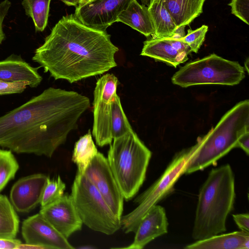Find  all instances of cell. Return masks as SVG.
Segmentation results:
<instances>
[{
	"instance_id": "1",
	"label": "cell",
	"mask_w": 249,
	"mask_h": 249,
	"mask_svg": "<svg viewBox=\"0 0 249 249\" xmlns=\"http://www.w3.org/2000/svg\"><path fill=\"white\" fill-rule=\"evenodd\" d=\"M89 107L85 95L49 88L0 117V146L51 158Z\"/></svg>"
},
{
	"instance_id": "2",
	"label": "cell",
	"mask_w": 249,
	"mask_h": 249,
	"mask_svg": "<svg viewBox=\"0 0 249 249\" xmlns=\"http://www.w3.org/2000/svg\"><path fill=\"white\" fill-rule=\"evenodd\" d=\"M118 51L106 31L85 25L73 14L57 22L32 60L55 80L73 83L116 67Z\"/></svg>"
},
{
	"instance_id": "3",
	"label": "cell",
	"mask_w": 249,
	"mask_h": 249,
	"mask_svg": "<svg viewBox=\"0 0 249 249\" xmlns=\"http://www.w3.org/2000/svg\"><path fill=\"white\" fill-rule=\"evenodd\" d=\"M235 199L234 175L226 164L213 168L198 194L192 238L202 240L226 231V220Z\"/></svg>"
},
{
	"instance_id": "4",
	"label": "cell",
	"mask_w": 249,
	"mask_h": 249,
	"mask_svg": "<svg viewBox=\"0 0 249 249\" xmlns=\"http://www.w3.org/2000/svg\"><path fill=\"white\" fill-rule=\"evenodd\" d=\"M249 132V101L237 103L221 118L214 127L199 137L198 148L189 161L185 171L190 174L215 163L233 148L238 141Z\"/></svg>"
},
{
	"instance_id": "5",
	"label": "cell",
	"mask_w": 249,
	"mask_h": 249,
	"mask_svg": "<svg viewBox=\"0 0 249 249\" xmlns=\"http://www.w3.org/2000/svg\"><path fill=\"white\" fill-rule=\"evenodd\" d=\"M151 156L134 130L114 139L109 144L107 160L126 201L132 199L142 185Z\"/></svg>"
},
{
	"instance_id": "6",
	"label": "cell",
	"mask_w": 249,
	"mask_h": 249,
	"mask_svg": "<svg viewBox=\"0 0 249 249\" xmlns=\"http://www.w3.org/2000/svg\"><path fill=\"white\" fill-rule=\"evenodd\" d=\"M71 196L83 224L89 229L111 235L121 228V219L84 174L77 171Z\"/></svg>"
},
{
	"instance_id": "7",
	"label": "cell",
	"mask_w": 249,
	"mask_h": 249,
	"mask_svg": "<svg viewBox=\"0 0 249 249\" xmlns=\"http://www.w3.org/2000/svg\"><path fill=\"white\" fill-rule=\"evenodd\" d=\"M198 148L193 146L178 152L161 176L134 200L138 206L129 213L122 216L121 228L125 233L135 232L144 215L154 205L167 196L179 178L185 173L189 161Z\"/></svg>"
},
{
	"instance_id": "8",
	"label": "cell",
	"mask_w": 249,
	"mask_h": 249,
	"mask_svg": "<svg viewBox=\"0 0 249 249\" xmlns=\"http://www.w3.org/2000/svg\"><path fill=\"white\" fill-rule=\"evenodd\" d=\"M245 77L244 68L238 62L212 53L188 62L173 75L171 81L183 88L204 84L233 86Z\"/></svg>"
},
{
	"instance_id": "9",
	"label": "cell",
	"mask_w": 249,
	"mask_h": 249,
	"mask_svg": "<svg viewBox=\"0 0 249 249\" xmlns=\"http://www.w3.org/2000/svg\"><path fill=\"white\" fill-rule=\"evenodd\" d=\"M118 85V79L113 73L104 74L96 82L93 93L92 135L100 147L109 145L113 141L110 131V107Z\"/></svg>"
},
{
	"instance_id": "10",
	"label": "cell",
	"mask_w": 249,
	"mask_h": 249,
	"mask_svg": "<svg viewBox=\"0 0 249 249\" xmlns=\"http://www.w3.org/2000/svg\"><path fill=\"white\" fill-rule=\"evenodd\" d=\"M84 174L100 193L114 214L121 219L123 212L124 198L107 158L98 152Z\"/></svg>"
},
{
	"instance_id": "11",
	"label": "cell",
	"mask_w": 249,
	"mask_h": 249,
	"mask_svg": "<svg viewBox=\"0 0 249 249\" xmlns=\"http://www.w3.org/2000/svg\"><path fill=\"white\" fill-rule=\"evenodd\" d=\"M132 0H92L75 8V17L85 25L99 30L117 22L120 14Z\"/></svg>"
},
{
	"instance_id": "12",
	"label": "cell",
	"mask_w": 249,
	"mask_h": 249,
	"mask_svg": "<svg viewBox=\"0 0 249 249\" xmlns=\"http://www.w3.org/2000/svg\"><path fill=\"white\" fill-rule=\"evenodd\" d=\"M21 233L25 243L41 249H72L68 239L39 213L24 220Z\"/></svg>"
},
{
	"instance_id": "13",
	"label": "cell",
	"mask_w": 249,
	"mask_h": 249,
	"mask_svg": "<svg viewBox=\"0 0 249 249\" xmlns=\"http://www.w3.org/2000/svg\"><path fill=\"white\" fill-rule=\"evenodd\" d=\"M41 213L66 238L81 230V221L71 195H64L56 201L42 208Z\"/></svg>"
},
{
	"instance_id": "14",
	"label": "cell",
	"mask_w": 249,
	"mask_h": 249,
	"mask_svg": "<svg viewBox=\"0 0 249 249\" xmlns=\"http://www.w3.org/2000/svg\"><path fill=\"white\" fill-rule=\"evenodd\" d=\"M49 178L36 174L17 180L10 193V201L15 209L19 213H28L40 204Z\"/></svg>"
},
{
	"instance_id": "15",
	"label": "cell",
	"mask_w": 249,
	"mask_h": 249,
	"mask_svg": "<svg viewBox=\"0 0 249 249\" xmlns=\"http://www.w3.org/2000/svg\"><path fill=\"white\" fill-rule=\"evenodd\" d=\"M168 222L164 208L153 206L141 220L133 242L125 249H142L155 238L168 232Z\"/></svg>"
},
{
	"instance_id": "16",
	"label": "cell",
	"mask_w": 249,
	"mask_h": 249,
	"mask_svg": "<svg viewBox=\"0 0 249 249\" xmlns=\"http://www.w3.org/2000/svg\"><path fill=\"white\" fill-rule=\"evenodd\" d=\"M39 68L32 67L20 56L12 54L0 61V80L14 82L25 81L31 88L37 87L42 77L38 72Z\"/></svg>"
},
{
	"instance_id": "17",
	"label": "cell",
	"mask_w": 249,
	"mask_h": 249,
	"mask_svg": "<svg viewBox=\"0 0 249 249\" xmlns=\"http://www.w3.org/2000/svg\"><path fill=\"white\" fill-rule=\"evenodd\" d=\"M186 249H249V232L242 231L216 234L188 245Z\"/></svg>"
},
{
	"instance_id": "18",
	"label": "cell",
	"mask_w": 249,
	"mask_h": 249,
	"mask_svg": "<svg viewBox=\"0 0 249 249\" xmlns=\"http://www.w3.org/2000/svg\"><path fill=\"white\" fill-rule=\"evenodd\" d=\"M117 22L128 25L148 37L153 36L155 30L148 7L132 0L128 6L118 16Z\"/></svg>"
},
{
	"instance_id": "19",
	"label": "cell",
	"mask_w": 249,
	"mask_h": 249,
	"mask_svg": "<svg viewBox=\"0 0 249 249\" xmlns=\"http://www.w3.org/2000/svg\"><path fill=\"white\" fill-rule=\"evenodd\" d=\"M141 55L176 67L187 61L189 54L178 52L163 38H152L143 42Z\"/></svg>"
},
{
	"instance_id": "20",
	"label": "cell",
	"mask_w": 249,
	"mask_h": 249,
	"mask_svg": "<svg viewBox=\"0 0 249 249\" xmlns=\"http://www.w3.org/2000/svg\"><path fill=\"white\" fill-rule=\"evenodd\" d=\"M206 0H163L177 27L191 23L203 12Z\"/></svg>"
},
{
	"instance_id": "21",
	"label": "cell",
	"mask_w": 249,
	"mask_h": 249,
	"mask_svg": "<svg viewBox=\"0 0 249 249\" xmlns=\"http://www.w3.org/2000/svg\"><path fill=\"white\" fill-rule=\"evenodd\" d=\"M148 9L155 30L152 38L172 36L178 27L165 7L163 0H154L148 6Z\"/></svg>"
},
{
	"instance_id": "22",
	"label": "cell",
	"mask_w": 249,
	"mask_h": 249,
	"mask_svg": "<svg viewBox=\"0 0 249 249\" xmlns=\"http://www.w3.org/2000/svg\"><path fill=\"white\" fill-rule=\"evenodd\" d=\"M18 217L11 201L0 194V238H15L19 229Z\"/></svg>"
},
{
	"instance_id": "23",
	"label": "cell",
	"mask_w": 249,
	"mask_h": 249,
	"mask_svg": "<svg viewBox=\"0 0 249 249\" xmlns=\"http://www.w3.org/2000/svg\"><path fill=\"white\" fill-rule=\"evenodd\" d=\"M98 153L89 130L88 133L80 137L75 143L71 160L77 165V171L84 174L89 163Z\"/></svg>"
},
{
	"instance_id": "24",
	"label": "cell",
	"mask_w": 249,
	"mask_h": 249,
	"mask_svg": "<svg viewBox=\"0 0 249 249\" xmlns=\"http://www.w3.org/2000/svg\"><path fill=\"white\" fill-rule=\"evenodd\" d=\"M133 131L121 105L120 97L116 93L110 107V131L112 139L122 137Z\"/></svg>"
},
{
	"instance_id": "25",
	"label": "cell",
	"mask_w": 249,
	"mask_h": 249,
	"mask_svg": "<svg viewBox=\"0 0 249 249\" xmlns=\"http://www.w3.org/2000/svg\"><path fill=\"white\" fill-rule=\"evenodd\" d=\"M51 1L22 0L25 14L33 19L36 31H43L47 25Z\"/></svg>"
},
{
	"instance_id": "26",
	"label": "cell",
	"mask_w": 249,
	"mask_h": 249,
	"mask_svg": "<svg viewBox=\"0 0 249 249\" xmlns=\"http://www.w3.org/2000/svg\"><path fill=\"white\" fill-rule=\"evenodd\" d=\"M10 150L0 149V192L15 178L19 164Z\"/></svg>"
},
{
	"instance_id": "27",
	"label": "cell",
	"mask_w": 249,
	"mask_h": 249,
	"mask_svg": "<svg viewBox=\"0 0 249 249\" xmlns=\"http://www.w3.org/2000/svg\"><path fill=\"white\" fill-rule=\"evenodd\" d=\"M65 188V183L59 176L53 179L49 178L40 202L41 208L45 207L60 198L64 194Z\"/></svg>"
},
{
	"instance_id": "28",
	"label": "cell",
	"mask_w": 249,
	"mask_h": 249,
	"mask_svg": "<svg viewBox=\"0 0 249 249\" xmlns=\"http://www.w3.org/2000/svg\"><path fill=\"white\" fill-rule=\"evenodd\" d=\"M208 30V26L206 25H203L195 30L189 29L187 35L178 39L188 45L192 52L197 53L205 40Z\"/></svg>"
},
{
	"instance_id": "29",
	"label": "cell",
	"mask_w": 249,
	"mask_h": 249,
	"mask_svg": "<svg viewBox=\"0 0 249 249\" xmlns=\"http://www.w3.org/2000/svg\"><path fill=\"white\" fill-rule=\"evenodd\" d=\"M229 5L233 15L249 25V0H231Z\"/></svg>"
},
{
	"instance_id": "30",
	"label": "cell",
	"mask_w": 249,
	"mask_h": 249,
	"mask_svg": "<svg viewBox=\"0 0 249 249\" xmlns=\"http://www.w3.org/2000/svg\"><path fill=\"white\" fill-rule=\"evenodd\" d=\"M29 85V82L25 81L8 82L0 80V95L21 93Z\"/></svg>"
},
{
	"instance_id": "31",
	"label": "cell",
	"mask_w": 249,
	"mask_h": 249,
	"mask_svg": "<svg viewBox=\"0 0 249 249\" xmlns=\"http://www.w3.org/2000/svg\"><path fill=\"white\" fill-rule=\"evenodd\" d=\"M12 3L9 0H4L0 3V45L5 38L2 23Z\"/></svg>"
},
{
	"instance_id": "32",
	"label": "cell",
	"mask_w": 249,
	"mask_h": 249,
	"mask_svg": "<svg viewBox=\"0 0 249 249\" xmlns=\"http://www.w3.org/2000/svg\"><path fill=\"white\" fill-rule=\"evenodd\" d=\"M232 217L240 231L249 232V214L248 213L232 214Z\"/></svg>"
},
{
	"instance_id": "33",
	"label": "cell",
	"mask_w": 249,
	"mask_h": 249,
	"mask_svg": "<svg viewBox=\"0 0 249 249\" xmlns=\"http://www.w3.org/2000/svg\"><path fill=\"white\" fill-rule=\"evenodd\" d=\"M163 39L179 53H186L188 54L192 53L191 48L188 45L180 39H173L171 37L163 38Z\"/></svg>"
},
{
	"instance_id": "34",
	"label": "cell",
	"mask_w": 249,
	"mask_h": 249,
	"mask_svg": "<svg viewBox=\"0 0 249 249\" xmlns=\"http://www.w3.org/2000/svg\"><path fill=\"white\" fill-rule=\"evenodd\" d=\"M21 242L18 239L0 238V249H19Z\"/></svg>"
},
{
	"instance_id": "35",
	"label": "cell",
	"mask_w": 249,
	"mask_h": 249,
	"mask_svg": "<svg viewBox=\"0 0 249 249\" xmlns=\"http://www.w3.org/2000/svg\"><path fill=\"white\" fill-rule=\"evenodd\" d=\"M238 147L241 148L247 155L249 154V132L242 135L238 141Z\"/></svg>"
},
{
	"instance_id": "36",
	"label": "cell",
	"mask_w": 249,
	"mask_h": 249,
	"mask_svg": "<svg viewBox=\"0 0 249 249\" xmlns=\"http://www.w3.org/2000/svg\"><path fill=\"white\" fill-rule=\"evenodd\" d=\"M185 26H184L178 27L171 38L178 39L183 37L186 35L185 32Z\"/></svg>"
},
{
	"instance_id": "37",
	"label": "cell",
	"mask_w": 249,
	"mask_h": 249,
	"mask_svg": "<svg viewBox=\"0 0 249 249\" xmlns=\"http://www.w3.org/2000/svg\"><path fill=\"white\" fill-rule=\"evenodd\" d=\"M68 6H77V0H60Z\"/></svg>"
},
{
	"instance_id": "38",
	"label": "cell",
	"mask_w": 249,
	"mask_h": 249,
	"mask_svg": "<svg viewBox=\"0 0 249 249\" xmlns=\"http://www.w3.org/2000/svg\"><path fill=\"white\" fill-rule=\"evenodd\" d=\"M91 0H77V7L81 6L83 5H84L86 3L89 2Z\"/></svg>"
},
{
	"instance_id": "39",
	"label": "cell",
	"mask_w": 249,
	"mask_h": 249,
	"mask_svg": "<svg viewBox=\"0 0 249 249\" xmlns=\"http://www.w3.org/2000/svg\"><path fill=\"white\" fill-rule=\"evenodd\" d=\"M142 3V4L145 5L146 6H148L150 3V0H141Z\"/></svg>"
},
{
	"instance_id": "40",
	"label": "cell",
	"mask_w": 249,
	"mask_h": 249,
	"mask_svg": "<svg viewBox=\"0 0 249 249\" xmlns=\"http://www.w3.org/2000/svg\"><path fill=\"white\" fill-rule=\"evenodd\" d=\"M245 66L246 69V71L248 72H249V58H248L245 63Z\"/></svg>"
},
{
	"instance_id": "41",
	"label": "cell",
	"mask_w": 249,
	"mask_h": 249,
	"mask_svg": "<svg viewBox=\"0 0 249 249\" xmlns=\"http://www.w3.org/2000/svg\"><path fill=\"white\" fill-rule=\"evenodd\" d=\"M154 0H150L149 5Z\"/></svg>"
},
{
	"instance_id": "42",
	"label": "cell",
	"mask_w": 249,
	"mask_h": 249,
	"mask_svg": "<svg viewBox=\"0 0 249 249\" xmlns=\"http://www.w3.org/2000/svg\"></svg>"
}]
</instances>
